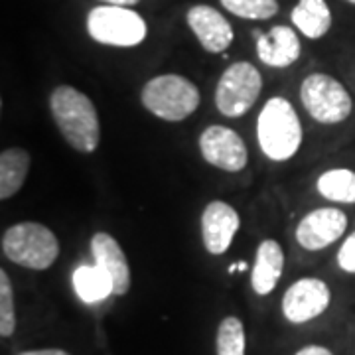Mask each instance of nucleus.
<instances>
[{
	"instance_id": "4be33fe9",
	"label": "nucleus",
	"mask_w": 355,
	"mask_h": 355,
	"mask_svg": "<svg viewBox=\"0 0 355 355\" xmlns=\"http://www.w3.org/2000/svg\"><path fill=\"white\" fill-rule=\"evenodd\" d=\"M16 330V310H14L12 282L6 270H0V336L10 338Z\"/></svg>"
},
{
	"instance_id": "b1692460",
	"label": "nucleus",
	"mask_w": 355,
	"mask_h": 355,
	"mask_svg": "<svg viewBox=\"0 0 355 355\" xmlns=\"http://www.w3.org/2000/svg\"><path fill=\"white\" fill-rule=\"evenodd\" d=\"M296 355H334L330 349H326V347H322V345H306L302 347L300 352Z\"/></svg>"
},
{
	"instance_id": "39448f33",
	"label": "nucleus",
	"mask_w": 355,
	"mask_h": 355,
	"mask_svg": "<svg viewBox=\"0 0 355 355\" xmlns=\"http://www.w3.org/2000/svg\"><path fill=\"white\" fill-rule=\"evenodd\" d=\"M87 32L91 38L105 46L132 48L146 38V22L127 6H95L87 14Z\"/></svg>"
},
{
	"instance_id": "f03ea898",
	"label": "nucleus",
	"mask_w": 355,
	"mask_h": 355,
	"mask_svg": "<svg viewBox=\"0 0 355 355\" xmlns=\"http://www.w3.org/2000/svg\"><path fill=\"white\" fill-rule=\"evenodd\" d=\"M257 139L261 150L277 162L291 160L302 144V125L291 101L272 97L265 103L257 121Z\"/></svg>"
},
{
	"instance_id": "cd10ccee",
	"label": "nucleus",
	"mask_w": 355,
	"mask_h": 355,
	"mask_svg": "<svg viewBox=\"0 0 355 355\" xmlns=\"http://www.w3.org/2000/svg\"><path fill=\"white\" fill-rule=\"evenodd\" d=\"M347 2H352V4H355V0H347Z\"/></svg>"
},
{
	"instance_id": "4468645a",
	"label": "nucleus",
	"mask_w": 355,
	"mask_h": 355,
	"mask_svg": "<svg viewBox=\"0 0 355 355\" xmlns=\"http://www.w3.org/2000/svg\"><path fill=\"white\" fill-rule=\"evenodd\" d=\"M257 55L268 67H288L300 58V40L291 26H275L266 34L254 30Z\"/></svg>"
},
{
	"instance_id": "2eb2a0df",
	"label": "nucleus",
	"mask_w": 355,
	"mask_h": 355,
	"mask_svg": "<svg viewBox=\"0 0 355 355\" xmlns=\"http://www.w3.org/2000/svg\"><path fill=\"white\" fill-rule=\"evenodd\" d=\"M284 268V253L280 245L272 239H266L257 247V257H254L253 275H251V284L253 291L259 296H266L275 291L279 284L280 275Z\"/></svg>"
},
{
	"instance_id": "5701e85b",
	"label": "nucleus",
	"mask_w": 355,
	"mask_h": 355,
	"mask_svg": "<svg viewBox=\"0 0 355 355\" xmlns=\"http://www.w3.org/2000/svg\"><path fill=\"white\" fill-rule=\"evenodd\" d=\"M338 265L345 272H355V233H352L338 253Z\"/></svg>"
},
{
	"instance_id": "f257e3e1",
	"label": "nucleus",
	"mask_w": 355,
	"mask_h": 355,
	"mask_svg": "<svg viewBox=\"0 0 355 355\" xmlns=\"http://www.w3.org/2000/svg\"><path fill=\"white\" fill-rule=\"evenodd\" d=\"M51 116L67 144L77 153L91 154L101 140L99 114L85 93L71 85H60L50 95Z\"/></svg>"
},
{
	"instance_id": "dca6fc26",
	"label": "nucleus",
	"mask_w": 355,
	"mask_h": 355,
	"mask_svg": "<svg viewBox=\"0 0 355 355\" xmlns=\"http://www.w3.org/2000/svg\"><path fill=\"white\" fill-rule=\"evenodd\" d=\"M292 24L306 38H324L331 28V12L326 0H298L291 14Z\"/></svg>"
},
{
	"instance_id": "1a4fd4ad",
	"label": "nucleus",
	"mask_w": 355,
	"mask_h": 355,
	"mask_svg": "<svg viewBox=\"0 0 355 355\" xmlns=\"http://www.w3.org/2000/svg\"><path fill=\"white\" fill-rule=\"evenodd\" d=\"M330 306V288L320 279H300L282 298V312L292 324L314 320Z\"/></svg>"
},
{
	"instance_id": "ddd939ff",
	"label": "nucleus",
	"mask_w": 355,
	"mask_h": 355,
	"mask_svg": "<svg viewBox=\"0 0 355 355\" xmlns=\"http://www.w3.org/2000/svg\"><path fill=\"white\" fill-rule=\"evenodd\" d=\"M91 253L95 265L101 266L113 282V294L125 296L130 288V266L119 241L109 233H95L91 237Z\"/></svg>"
},
{
	"instance_id": "20e7f679",
	"label": "nucleus",
	"mask_w": 355,
	"mask_h": 355,
	"mask_svg": "<svg viewBox=\"0 0 355 355\" xmlns=\"http://www.w3.org/2000/svg\"><path fill=\"white\" fill-rule=\"evenodd\" d=\"M200 91L186 77L166 73L150 79L142 89V105L162 121L178 123L200 107Z\"/></svg>"
},
{
	"instance_id": "bb28decb",
	"label": "nucleus",
	"mask_w": 355,
	"mask_h": 355,
	"mask_svg": "<svg viewBox=\"0 0 355 355\" xmlns=\"http://www.w3.org/2000/svg\"><path fill=\"white\" fill-rule=\"evenodd\" d=\"M247 268V265L245 263H235V265L229 266V272H235V270H245Z\"/></svg>"
},
{
	"instance_id": "423d86ee",
	"label": "nucleus",
	"mask_w": 355,
	"mask_h": 355,
	"mask_svg": "<svg viewBox=\"0 0 355 355\" xmlns=\"http://www.w3.org/2000/svg\"><path fill=\"white\" fill-rule=\"evenodd\" d=\"M300 99L310 116L322 125L343 123L352 113V97L338 79L326 73H312L302 81Z\"/></svg>"
},
{
	"instance_id": "f8f14e48",
	"label": "nucleus",
	"mask_w": 355,
	"mask_h": 355,
	"mask_svg": "<svg viewBox=\"0 0 355 355\" xmlns=\"http://www.w3.org/2000/svg\"><path fill=\"white\" fill-rule=\"evenodd\" d=\"M239 214L225 202H211L202 214V239L211 254H223L239 229Z\"/></svg>"
},
{
	"instance_id": "412c9836",
	"label": "nucleus",
	"mask_w": 355,
	"mask_h": 355,
	"mask_svg": "<svg viewBox=\"0 0 355 355\" xmlns=\"http://www.w3.org/2000/svg\"><path fill=\"white\" fill-rule=\"evenodd\" d=\"M221 6L247 20H268L279 12V0H221Z\"/></svg>"
},
{
	"instance_id": "f3484780",
	"label": "nucleus",
	"mask_w": 355,
	"mask_h": 355,
	"mask_svg": "<svg viewBox=\"0 0 355 355\" xmlns=\"http://www.w3.org/2000/svg\"><path fill=\"white\" fill-rule=\"evenodd\" d=\"M30 154L24 148H6L0 154V200H8L24 186Z\"/></svg>"
},
{
	"instance_id": "7ed1b4c3",
	"label": "nucleus",
	"mask_w": 355,
	"mask_h": 355,
	"mask_svg": "<svg viewBox=\"0 0 355 355\" xmlns=\"http://www.w3.org/2000/svg\"><path fill=\"white\" fill-rule=\"evenodd\" d=\"M2 253L14 265L46 270L60 254V241L46 225L22 221L2 233Z\"/></svg>"
},
{
	"instance_id": "9d476101",
	"label": "nucleus",
	"mask_w": 355,
	"mask_h": 355,
	"mask_svg": "<svg viewBox=\"0 0 355 355\" xmlns=\"http://www.w3.org/2000/svg\"><path fill=\"white\" fill-rule=\"evenodd\" d=\"M347 229V217L336 207L310 211L296 227V241L306 251H322L336 243Z\"/></svg>"
},
{
	"instance_id": "6ab92c4d",
	"label": "nucleus",
	"mask_w": 355,
	"mask_h": 355,
	"mask_svg": "<svg viewBox=\"0 0 355 355\" xmlns=\"http://www.w3.org/2000/svg\"><path fill=\"white\" fill-rule=\"evenodd\" d=\"M318 191L331 202L355 203V172L334 168L318 178Z\"/></svg>"
},
{
	"instance_id": "a878e982",
	"label": "nucleus",
	"mask_w": 355,
	"mask_h": 355,
	"mask_svg": "<svg viewBox=\"0 0 355 355\" xmlns=\"http://www.w3.org/2000/svg\"><path fill=\"white\" fill-rule=\"evenodd\" d=\"M105 4H111V6H135L139 4L140 0H101Z\"/></svg>"
},
{
	"instance_id": "a211bd4d",
	"label": "nucleus",
	"mask_w": 355,
	"mask_h": 355,
	"mask_svg": "<svg viewBox=\"0 0 355 355\" xmlns=\"http://www.w3.org/2000/svg\"><path fill=\"white\" fill-rule=\"evenodd\" d=\"M73 288L83 302H99L113 294V282L101 266H79L73 272Z\"/></svg>"
},
{
	"instance_id": "9b49d317",
	"label": "nucleus",
	"mask_w": 355,
	"mask_h": 355,
	"mask_svg": "<svg viewBox=\"0 0 355 355\" xmlns=\"http://www.w3.org/2000/svg\"><path fill=\"white\" fill-rule=\"evenodd\" d=\"M193 36L209 53H223L233 44V28L223 14L207 4H196L186 14Z\"/></svg>"
},
{
	"instance_id": "6e6552de",
	"label": "nucleus",
	"mask_w": 355,
	"mask_h": 355,
	"mask_svg": "<svg viewBox=\"0 0 355 355\" xmlns=\"http://www.w3.org/2000/svg\"><path fill=\"white\" fill-rule=\"evenodd\" d=\"M200 150L207 164L225 172H241L247 166L249 153L243 139L227 127H207L200 137Z\"/></svg>"
},
{
	"instance_id": "aec40b11",
	"label": "nucleus",
	"mask_w": 355,
	"mask_h": 355,
	"mask_svg": "<svg viewBox=\"0 0 355 355\" xmlns=\"http://www.w3.org/2000/svg\"><path fill=\"white\" fill-rule=\"evenodd\" d=\"M245 328L239 318L227 316L217 328V355H245Z\"/></svg>"
},
{
	"instance_id": "393cba45",
	"label": "nucleus",
	"mask_w": 355,
	"mask_h": 355,
	"mask_svg": "<svg viewBox=\"0 0 355 355\" xmlns=\"http://www.w3.org/2000/svg\"><path fill=\"white\" fill-rule=\"evenodd\" d=\"M18 355H69L64 349H55V347H50V349H32V352H22Z\"/></svg>"
},
{
	"instance_id": "0eeeda50",
	"label": "nucleus",
	"mask_w": 355,
	"mask_h": 355,
	"mask_svg": "<svg viewBox=\"0 0 355 355\" xmlns=\"http://www.w3.org/2000/svg\"><path fill=\"white\" fill-rule=\"evenodd\" d=\"M263 91L261 71L249 62H237L223 71L216 89L217 111L237 119L253 107Z\"/></svg>"
}]
</instances>
